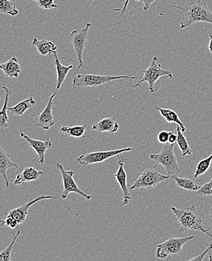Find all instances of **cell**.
Returning <instances> with one entry per match:
<instances>
[{
	"label": "cell",
	"mask_w": 212,
	"mask_h": 261,
	"mask_svg": "<svg viewBox=\"0 0 212 261\" xmlns=\"http://www.w3.org/2000/svg\"><path fill=\"white\" fill-rule=\"evenodd\" d=\"M55 55V66H56L57 73H58V82H57V91L61 88L63 85V82H65L66 76H67L68 73L71 69H73L75 65H69V66H63L61 62L59 57H58V53L57 51L54 54Z\"/></svg>",
	"instance_id": "obj_20"
},
{
	"label": "cell",
	"mask_w": 212,
	"mask_h": 261,
	"mask_svg": "<svg viewBox=\"0 0 212 261\" xmlns=\"http://www.w3.org/2000/svg\"><path fill=\"white\" fill-rule=\"evenodd\" d=\"M209 45H208V49H209V51L212 54V35H209Z\"/></svg>",
	"instance_id": "obj_39"
},
{
	"label": "cell",
	"mask_w": 212,
	"mask_h": 261,
	"mask_svg": "<svg viewBox=\"0 0 212 261\" xmlns=\"http://www.w3.org/2000/svg\"><path fill=\"white\" fill-rule=\"evenodd\" d=\"M194 236L188 237H171L167 241L161 244L156 246V256L157 258L166 259L168 257H181L183 246L188 242L194 239Z\"/></svg>",
	"instance_id": "obj_6"
},
{
	"label": "cell",
	"mask_w": 212,
	"mask_h": 261,
	"mask_svg": "<svg viewBox=\"0 0 212 261\" xmlns=\"http://www.w3.org/2000/svg\"><path fill=\"white\" fill-rule=\"evenodd\" d=\"M20 137L26 139L29 146L33 148L35 151H36V154H37L39 162L41 164H44V163H45L46 151L53 145L49 137H47L46 141L36 140V139L31 138V137L26 135L24 133L22 132L21 129H20Z\"/></svg>",
	"instance_id": "obj_14"
},
{
	"label": "cell",
	"mask_w": 212,
	"mask_h": 261,
	"mask_svg": "<svg viewBox=\"0 0 212 261\" xmlns=\"http://www.w3.org/2000/svg\"><path fill=\"white\" fill-rule=\"evenodd\" d=\"M196 194L202 197H208L212 195V178L208 183L202 185L197 190Z\"/></svg>",
	"instance_id": "obj_30"
},
{
	"label": "cell",
	"mask_w": 212,
	"mask_h": 261,
	"mask_svg": "<svg viewBox=\"0 0 212 261\" xmlns=\"http://www.w3.org/2000/svg\"><path fill=\"white\" fill-rule=\"evenodd\" d=\"M174 7L181 10L184 15V20L180 23L182 30L199 22L212 25V12L208 9V0H190L187 6L175 5Z\"/></svg>",
	"instance_id": "obj_1"
},
{
	"label": "cell",
	"mask_w": 212,
	"mask_h": 261,
	"mask_svg": "<svg viewBox=\"0 0 212 261\" xmlns=\"http://www.w3.org/2000/svg\"><path fill=\"white\" fill-rule=\"evenodd\" d=\"M143 73V77H141L140 81L137 83L132 85V88H138L144 82H148L149 85V91L151 93H154L156 91L154 88L155 83L160 77L164 76L167 79H172L173 77V73L171 71L163 69L162 65L159 63L157 57L156 56L153 57L149 67L145 69Z\"/></svg>",
	"instance_id": "obj_5"
},
{
	"label": "cell",
	"mask_w": 212,
	"mask_h": 261,
	"mask_svg": "<svg viewBox=\"0 0 212 261\" xmlns=\"http://www.w3.org/2000/svg\"><path fill=\"white\" fill-rule=\"evenodd\" d=\"M0 11L3 14L11 16H17L20 12L15 3L10 0H0Z\"/></svg>",
	"instance_id": "obj_28"
},
{
	"label": "cell",
	"mask_w": 212,
	"mask_h": 261,
	"mask_svg": "<svg viewBox=\"0 0 212 261\" xmlns=\"http://www.w3.org/2000/svg\"><path fill=\"white\" fill-rule=\"evenodd\" d=\"M54 165L61 171L62 178H63V191L61 194L62 199L64 200V199L67 198L68 195L70 193H76L78 195L85 197L87 200H91L92 196L82 191L76 184L75 179H74V174H75L74 171H66L63 166L61 164H58V163L54 164Z\"/></svg>",
	"instance_id": "obj_9"
},
{
	"label": "cell",
	"mask_w": 212,
	"mask_h": 261,
	"mask_svg": "<svg viewBox=\"0 0 212 261\" xmlns=\"http://www.w3.org/2000/svg\"><path fill=\"white\" fill-rule=\"evenodd\" d=\"M129 0H126L124 3V6H123V9H122L121 11V15H123V14L126 12V9H127L128 5H129Z\"/></svg>",
	"instance_id": "obj_38"
},
{
	"label": "cell",
	"mask_w": 212,
	"mask_h": 261,
	"mask_svg": "<svg viewBox=\"0 0 212 261\" xmlns=\"http://www.w3.org/2000/svg\"><path fill=\"white\" fill-rule=\"evenodd\" d=\"M209 218V221H211V227H210V228H208V229H212V207L209 210V218Z\"/></svg>",
	"instance_id": "obj_40"
},
{
	"label": "cell",
	"mask_w": 212,
	"mask_h": 261,
	"mask_svg": "<svg viewBox=\"0 0 212 261\" xmlns=\"http://www.w3.org/2000/svg\"><path fill=\"white\" fill-rule=\"evenodd\" d=\"M156 109L159 111L160 113L167 120L168 123H177L181 126L182 132L184 133L186 131V127L175 111L172 110V109H162V108L158 107H156Z\"/></svg>",
	"instance_id": "obj_24"
},
{
	"label": "cell",
	"mask_w": 212,
	"mask_h": 261,
	"mask_svg": "<svg viewBox=\"0 0 212 261\" xmlns=\"http://www.w3.org/2000/svg\"><path fill=\"white\" fill-rule=\"evenodd\" d=\"M2 89L4 90L6 93V98H5L4 105H3V109L0 113V128L1 130L9 126V118L8 116V104H9V97H10V89L8 87L3 86Z\"/></svg>",
	"instance_id": "obj_23"
},
{
	"label": "cell",
	"mask_w": 212,
	"mask_h": 261,
	"mask_svg": "<svg viewBox=\"0 0 212 261\" xmlns=\"http://www.w3.org/2000/svg\"><path fill=\"white\" fill-rule=\"evenodd\" d=\"M33 1L36 2L38 6L40 9H45V10L58 8V6L55 3V0H33Z\"/></svg>",
	"instance_id": "obj_31"
},
{
	"label": "cell",
	"mask_w": 212,
	"mask_h": 261,
	"mask_svg": "<svg viewBox=\"0 0 212 261\" xmlns=\"http://www.w3.org/2000/svg\"><path fill=\"white\" fill-rule=\"evenodd\" d=\"M86 129V125L73 126H64L60 129V131L64 135L69 136V137H75V138H85Z\"/></svg>",
	"instance_id": "obj_25"
},
{
	"label": "cell",
	"mask_w": 212,
	"mask_h": 261,
	"mask_svg": "<svg viewBox=\"0 0 212 261\" xmlns=\"http://www.w3.org/2000/svg\"><path fill=\"white\" fill-rule=\"evenodd\" d=\"M53 199H55L54 196L42 194V195L39 196V197L35 198L34 200H31L26 203L23 204L21 206L12 210V211L9 212L8 216L15 218V220L18 221L19 224H23L26 221V217H28V213H29V208H31V205H33L36 202H39V201L53 200Z\"/></svg>",
	"instance_id": "obj_12"
},
{
	"label": "cell",
	"mask_w": 212,
	"mask_h": 261,
	"mask_svg": "<svg viewBox=\"0 0 212 261\" xmlns=\"http://www.w3.org/2000/svg\"><path fill=\"white\" fill-rule=\"evenodd\" d=\"M56 95L57 91L51 95L47 106L36 118V126L44 130H48L51 126L55 124V120L53 116V100Z\"/></svg>",
	"instance_id": "obj_11"
},
{
	"label": "cell",
	"mask_w": 212,
	"mask_h": 261,
	"mask_svg": "<svg viewBox=\"0 0 212 261\" xmlns=\"http://www.w3.org/2000/svg\"><path fill=\"white\" fill-rule=\"evenodd\" d=\"M150 159L154 163V167L161 165L165 168L169 176L178 175L181 172L176 155L174 151V144L167 143L158 154L150 155Z\"/></svg>",
	"instance_id": "obj_4"
},
{
	"label": "cell",
	"mask_w": 212,
	"mask_h": 261,
	"mask_svg": "<svg viewBox=\"0 0 212 261\" xmlns=\"http://www.w3.org/2000/svg\"><path fill=\"white\" fill-rule=\"evenodd\" d=\"M177 139H178V135L175 134V132L172 131L169 132V142L171 144H175L177 142Z\"/></svg>",
	"instance_id": "obj_36"
},
{
	"label": "cell",
	"mask_w": 212,
	"mask_h": 261,
	"mask_svg": "<svg viewBox=\"0 0 212 261\" xmlns=\"http://www.w3.org/2000/svg\"><path fill=\"white\" fill-rule=\"evenodd\" d=\"M169 132H167V131H161V132L158 134V141H159L161 143H168V142H169Z\"/></svg>",
	"instance_id": "obj_33"
},
{
	"label": "cell",
	"mask_w": 212,
	"mask_h": 261,
	"mask_svg": "<svg viewBox=\"0 0 212 261\" xmlns=\"http://www.w3.org/2000/svg\"><path fill=\"white\" fill-rule=\"evenodd\" d=\"M92 1H95V0H92Z\"/></svg>",
	"instance_id": "obj_41"
},
{
	"label": "cell",
	"mask_w": 212,
	"mask_h": 261,
	"mask_svg": "<svg viewBox=\"0 0 212 261\" xmlns=\"http://www.w3.org/2000/svg\"><path fill=\"white\" fill-rule=\"evenodd\" d=\"M211 250L212 244H209L207 246L206 249H205L202 254H199L197 257H194V258L191 259L190 260H205L206 258H205V256L207 254H208Z\"/></svg>",
	"instance_id": "obj_34"
},
{
	"label": "cell",
	"mask_w": 212,
	"mask_h": 261,
	"mask_svg": "<svg viewBox=\"0 0 212 261\" xmlns=\"http://www.w3.org/2000/svg\"><path fill=\"white\" fill-rule=\"evenodd\" d=\"M119 158V168L118 172L115 174V178L121 187V189L123 191V199L121 203V207L128 205L131 201L130 192H129V188L127 185V175H126V171L124 169V160L123 156H118Z\"/></svg>",
	"instance_id": "obj_13"
},
{
	"label": "cell",
	"mask_w": 212,
	"mask_h": 261,
	"mask_svg": "<svg viewBox=\"0 0 212 261\" xmlns=\"http://www.w3.org/2000/svg\"><path fill=\"white\" fill-rule=\"evenodd\" d=\"M212 162V154L210 155L208 158H205L199 161L198 164H196L195 172H194V178L197 179L198 177L205 174L207 171L211 167Z\"/></svg>",
	"instance_id": "obj_27"
},
{
	"label": "cell",
	"mask_w": 212,
	"mask_h": 261,
	"mask_svg": "<svg viewBox=\"0 0 212 261\" xmlns=\"http://www.w3.org/2000/svg\"><path fill=\"white\" fill-rule=\"evenodd\" d=\"M42 175H44L43 171L38 170L34 167H26L21 173L17 175L14 184L19 185L28 181H36Z\"/></svg>",
	"instance_id": "obj_15"
},
{
	"label": "cell",
	"mask_w": 212,
	"mask_h": 261,
	"mask_svg": "<svg viewBox=\"0 0 212 261\" xmlns=\"http://www.w3.org/2000/svg\"><path fill=\"white\" fill-rule=\"evenodd\" d=\"M125 79H139L140 77L129 76V75H97V74H79L74 77L72 82V91L77 89L78 88H83V87H98L101 85H105L106 83L112 82H118L120 80H125Z\"/></svg>",
	"instance_id": "obj_3"
},
{
	"label": "cell",
	"mask_w": 212,
	"mask_h": 261,
	"mask_svg": "<svg viewBox=\"0 0 212 261\" xmlns=\"http://www.w3.org/2000/svg\"><path fill=\"white\" fill-rule=\"evenodd\" d=\"M201 232H202V233L206 234L208 237L212 239V229H205L203 227V228H202V230H201Z\"/></svg>",
	"instance_id": "obj_37"
},
{
	"label": "cell",
	"mask_w": 212,
	"mask_h": 261,
	"mask_svg": "<svg viewBox=\"0 0 212 261\" xmlns=\"http://www.w3.org/2000/svg\"><path fill=\"white\" fill-rule=\"evenodd\" d=\"M19 166L11 161V155L6 153L3 148H0V173L6 181V188L9 187V181L7 177V170L9 168H18Z\"/></svg>",
	"instance_id": "obj_17"
},
{
	"label": "cell",
	"mask_w": 212,
	"mask_h": 261,
	"mask_svg": "<svg viewBox=\"0 0 212 261\" xmlns=\"http://www.w3.org/2000/svg\"><path fill=\"white\" fill-rule=\"evenodd\" d=\"M171 210L179 223L181 232L188 230L201 231L203 228L202 218L197 213L195 205L185 208L172 206Z\"/></svg>",
	"instance_id": "obj_2"
},
{
	"label": "cell",
	"mask_w": 212,
	"mask_h": 261,
	"mask_svg": "<svg viewBox=\"0 0 212 261\" xmlns=\"http://www.w3.org/2000/svg\"><path fill=\"white\" fill-rule=\"evenodd\" d=\"M170 178L169 175H165L161 174L159 171L153 168L145 169L138 178L137 181L132 186L129 187V189L135 190L138 188H145V189L151 190L156 188L161 181H165Z\"/></svg>",
	"instance_id": "obj_8"
},
{
	"label": "cell",
	"mask_w": 212,
	"mask_h": 261,
	"mask_svg": "<svg viewBox=\"0 0 212 261\" xmlns=\"http://www.w3.org/2000/svg\"><path fill=\"white\" fill-rule=\"evenodd\" d=\"M183 134L181 126H178L177 127V135H178L177 143H178V146L181 149L182 156H186V158L191 159L193 156V151L190 147L189 142Z\"/></svg>",
	"instance_id": "obj_22"
},
{
	"label": "cell",
	"mask_w": 212,
	"mask_h": 261,
	"mask_svg": "<svg viewBox=\"0 0 212 261\" xmlns=\"http://www.w3.org/2000/svg\"><path fill=\"white\" fill-rule=\"evenodd\" d=\"M132 148H125L122 149L112 150V151H96V152L87 153L80 155L77 158V163L81 165H92V164H99L106 160L122 154L132 151Z\"/></svg>",
	"instance_id": "obj_10"
},
{
	"label": "cell",
	"mask_w": 212,
	"mask_h": 261,
	"mask_svg": "<svg viewBox=\"0 0 212 261\" xmlns=\"http://www.w3.org/2000/svg\"><path fill=\"white\" fill-rule=\"evenodd\" d=\"M91 23L88 22L81 29L75 30L69 34V39L73 47L76 55L75 66L77 69L83 66V53L89 37V30Z\"/></svg>",
	"instance_id": "obj_7"
},
{
	"label": "cell",
	"mask_w": 212,
	"mask_h": 261,
	"mask_svg": "<svg viewBox=\"0 0 212 261\" xmlns=\"http://www.w3.org/2000/svg\"><path fill=\"white\" fill-rule=\"evenodd\" d=\"M119 124L113 118H106L101 120L96 124L93 125L92 129L97 131L98 134H100L103 132L110 133L111 135H113L119 129Z\"/></svg>",
	"instance_id": "obj_16"
},
{
	"label": "cell",
	"mask_w": 212,
	"mask_h": 261,
	"mask_svg": "<svg viewBox=\"0 0 212 261\" xmlns=\"http://www.w3.org/2000/svg\"><path fill=\"white\" fill-rule=\"evenodd\" d=\"M20 230L17 231V233L15 237H14L13 240H12L11 244L9 245L6 249L3 250L1 253H0V261H10L12 260V249H13L14 245H15L16 240L17 237L20 236Z\"/></svg>",
	"instance_id": "obj_29"
},
{
	"label": "cell",
	"mask_w": 212,
	"mask_h": 261,
	"mask_svg": "<svg viewBox=\"0 0 212 261\" xmlns=\"http://www.w3.org/2000/svg\"><path fill=\"white\" fill-rule=\"evenodd\" d=\"M155 1H156V0H136L137 3L143 4V9L145 12H147L150 9L152 3H154Z\"/></svg>",
	"instance_id": "obj_35"
},
{
	"label": "cell",
	"mask_w": 212,
	"mask_h": 261,
	"mask_svg": "<svg viewBox=\"0 0 212 261\" xmlns=\"http://www.w3.org/2000/svg\"><path fill=\"white\" fill-rule=\"evenodd\" d=\"M0 68L6 76L9 77H18L21 72V66L15 57H13L5 63H1Z\"/></svg>",
	"instance_id": "obj_18"
},
{
	"label": "cell",
	"mask_w": 212,
	"mask_h": 261,
	"mask_svg": "<svg viewBox=\"0 0 212 261\" xmlns=\"http://www.w3.org/2000/svg\"><path fill=\"white\" fill-rule=\"evenodd\" d=\"M6 225V227H10L12 229H15L17 226L20 225L18 221L12 217H6V219H3L1 221V226Z\"/></svg>",
	"instance_id": "obj_32"
},
{
	"label": "cell",
	"mask_w": 212,
	"mask_h": 261,
	"mask_svg": "<svg viewBox=\"0 0 212 261\" xmlns=\"http://www.w3.org/2000/svg\"><path fill=\"white\" fill-rule=\"evenodd\" d=\"M36 101L33 96H30L28 99L21 101L17 103L15 107H8V111L12 115L15 116H21L28 109L36 106Z\"/></svg>",
	"instance_id": "obj_21"
},
{
	"label": "cell",
	"mask_w": 212,
	"mask_h": 261,
	"mask_svg": "<svg viewBox=\"0 0 212 261\" xmlns=\"http://www.w3.org/2000/svg\"><path fill=\"white\" fill-rule=\"evenodd\" d=\"M171 177L175 180L178 187L187 190V191H197L199 188L194 180L190 179V178H179L177 176V175H172Z\"/></svg>",
	"instance_id": "obj_26"
},
{
	"label": "cell",
	"mask_w": 212,
	"mask_h": 261,
	"mask_svg": "<svg viewBox=\"0 0 212 261\" xmlns=\"http://www.w3.org/2000/svg\"><path fill=\"white\" fill-rule=\"evenodd\" d=\"M32 45L36 47L39 55L42 57L54 55L58 49V47L54 42L47 40V39L39 40L37 38H34Z\"/></svg>",
	"instance_id": "obj_19"
}]
</instances>
